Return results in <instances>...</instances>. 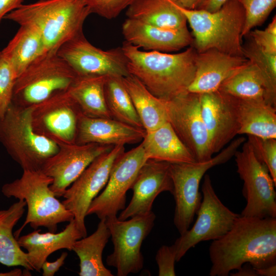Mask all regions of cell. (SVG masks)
<instances>
[{
	"instance_id": "obj_45",
	"label": "cell",
	"mask_w": 276,
	"mask_h": 276,
	"mask_svg": "<svg viewBox=\"0 0 276 276\" xmlns=\"http://www.w3.org/2000/svg\"><path fill=\"white\" fill-rule=\"evenodd\" d=\"M178 5L188 9H196L202 0H172Z\"/></svg>"
},
{
	"instance_id": "obj_41",
	"label": "cell",
	"mask_w": 276,
	"mask_h": 276,
	"mask_svg": "<svg viewBox=\"0 0 276 276\" xmlns=\"http://www.w3.org/2000/svg\"><path fill=\"white\" fill-rule=\"evenodd\" d=\"M68 254L63 252L60 256L55 261L50 262L46 260L42 264L41 269L43 276H53L64 264Z\"/></svg>"
},
{
	"instance_id": "obj_5",
	"label": "cell",
	"mask_w": 276,
	"mask_h": 276,
	"mask_svg": "<svg viewBox=\"0 0 276 276\" xmlns=\"http://www.w3.org/2000/svg\"><path fill=\"white\" fill-rule=\"evenodd\" d=\"M52 182V178L41 170H24L20 178L2 186V193L5 197L24 200L27 206L24 223L14 234L17 240L28 224L34 229L44 227L56 233L59 223L74 219L73 214L51 190Z\"/></svg>"
},
{
	"instance_id": "obj_22",
	"label": "cell",
	"mask_w": 276,
	"mask_h": 276,
	"mask_svg": "<svg viewBox=\"0 0 276 276\" xmlns=\"http://www.w3.org/2000/svg\"><path fill=\"white\" fill-rule=\"evenodd\" d=\"M247 60L214 49L197 52L195 76L188 91L200 95L217 91L224 80Z\"/></svg>"
},
{
	"instance_id": "obj_28",
	"label": "cell",
	"mask_w": 276,
	"mask_h": 276,
	"mask_svg": "<svg viewBox=\"0 0 276 276\" xmlns=\"http://www.w3.org/2000/svg\"><path fill=\"white\" fill-rule=\"evenodd\" d=\"M127 18L168 29L187 28L184 15L171 0H135L128 8Z\"/></svg>"
},
{
	"instance_id": "obj_46",
	"label": "cell",
	"mask_w": 276,
	"mask_h": 276,
	"mask_svg": "<svg viewBox=\"0 0 276 276\" xmlns=\"http://www.w3.org/2000/svg\"><path fill=\"white\" fill-rule=\"evenodd\" d=\"M258 276H275L276 264L263 267L262 268H255Z\"/></svg>"
},
{
	"instance_id": "obj_3",
	"label": "cell",
	"mask_w": 276,
	"mask_h": 276,
	"mask_svg": "<svg viewBox=\"0 0 276 276\" xmlns=\"http://www.w3.org/2000/svg\"><path fill=\"white\" fill-rule=\"evenodd\" d=\"M91 13L85 0H38L22 4L4 19L35 30L48 52L57 51L63 43L83 33L84 23Z\"/></svg>"
},
{
	"instance_id": "obj_47",
	"label": "cell",
	"mask_w": 276,
	"mask_h": 276,
	"mask_svg": "<svg viewBox=\"0 0 276 276\" xmlns=\"http://www.w3.org/2000/svg\"><path fill=\"white\" fill-rule=\"evenodd\" d=\"M29 270H28L25 269L23 271L20 268H15L13 270H12L10 271L5 272H0V276H22V275H29L28 274L31 275L30 273L29 272Z\"/></svg>"
},
{
	"instance_id": "obj_10",
	"label": "cell",
	"mask_w": 276,
	"mask_h": 276,
	"mask_svg": "<svg viewBox=\"0 0 276 276\" xmlns=\"http://www.w3.org/2000/svg\"><path fill=\"white\" fill-rule=\"evenodd\" d=\"M237 172L243 181L246 205L240 215L259 218H276L275 184L269 171L256 156L248 142L235 154Z\"/></svg>"
},
{
	"instance_id": "obj_9",
	"label": "cell",
	"mask_w": 276,
	"mask_h": 276,
	"mask_svg": "<svg viewBox=\"0 0 276 276\" xmlns=\"http://www.w3.org/2000/svg\"><path fill=\"white\" fill-rule=\"evenodd\" d=\"M203 177V196L196 214L197 219L192 227L180 235L173 244L176 262L198 243L221 238L232 228L240 216L222 202L215 192L209 175L206 174Z\"/></svg>"
},
{
	"instance_id": "obj_17",
	"label": "cell",
	"mask_w": 276,
	"mask_h": 276,
	"mask_svg": "<svg viewBox=\"0 0 276 276\" xmlns=\"http://www.w3.org/2000/svg\"><path fill=\"white\" fill-rule=\"evenodd\" d=\"M59 146L57 152L46 160L40 169L52 178L50 189L57 197H62L66 190L97 157L113 147L96 143Z\"/></svg>"
},
{
	"instance_id": "obj_24",
	"label": "cell",
	"mask_w": 276,
	"mask_h": 276,
	"mask_svg": "<svg viewBox=\"0 0 276 276\" xmlns=\"http://www.w3.org/2000/svg\"><path fill=\"white\" fill-rule=\"evenodd\" d=\"M141 144L147 160L170 164L196 162L168 122L153 131L146 132Z\"/></svg>"
},
{
	"instance_id": "obj_25",
	"label": "cell",
	"mask_w": 276,
	"mask_h": 276,
	"mask_svg": "<svg viewBox=\"0 0 276 276\" xmlns=\"http://www.w3.org/2000/svg\"><path fill=\"white\" fill-rule=\"evenodd\" d=\"M238 134L276 139V107L265 101L237 99Z\"/></svg>"
},
{
	"instance_id": "obj_13",
	"label": "cell",
	"mask_w": 276,
	"mask_h": 276,
	"mask_svg": "<svg viewBox=\"0 0 276 276\" xmlns=\"http://www.w3.org/2000/svg\"><path fill=\"white\" fill-rule=\"evenodd\" d=\"M200 96L187 91L164 100L168 122L198 162L209 160L213 154L201 115Z\"/></svg>"
},
{
	"instance_id": "obj_12",
	"label": "cell",
	"mask_w": 276,
	"mask_h": 276,
	"mask_svg": "<svg viewBox=\"0 0 276 276\" xmlns=\"http://www.w3.org/2000/svg\"><path fill=\"white\" fill-rule=\"evenodd\" d=\"M125 151L123 145L97 157L66 190L62 203L74 215V219L82 237L87 236L85 218L92 201L105 186L116 160Z\"/></svg>"
},
{
	"instance_id": "obj_27",
	"label": "cell",
	"mask_w": 276,
	"mask_h": 276,
	"mask_svg": "<svg viewBox=\"0 0 276 276\" xmlns=\"http://www.w3.org/2000/svg\"><path fill=\"white\" fill-rule=\"evenodd\" d=\"M122 80L146 132L153 131L168 122L164 100L153 95L133 75L122 77Z\"/></svg>"
},
{
	"instance_id": "obj_15",
	"label": "cell",
	"mask_w": 276,
	"mask_h": 276,
	"mask_svg": "<svg viewBox=\"0 0 276 276\" xmlns=\"http://www.w3.org/2000/svg\"><path fill=\"white\" fill-rule=\"evenodd\" d=\"M146 160L141 144L121 154L113 165L104 189L92 201L86 216L94 214L100 219L117 216L125 208L126 193Z\"/></svg>"
},
{
	"instance_id": "obj_4",
	"label": "cell",
	"mask_w": 276,
	"mask_h": 276,
	"mask_svg": "<svg viewBox=\"0 0 276 276\" xmlns=\"http://www.w3.org/2000/svg\"><path fill=\"white\" fill-rule=\"evenodd\" d=\"M184 15L192 30L194 47L197 52L214 49L244 57L242 33L245 12L239 0H228L217 11L188 9L171 0Z\"/></svg>"
},
{
	"instance_id": "obj_48",
	"label": "cell",
	"mask_w": 276,
	"mask_h": 276,
	"mask_svg": "<svg viewBox=\"0 0 276 276\" xmlns=\"http://www.w3.org/2000/svg\"><path fill=\"white\" fill-rule=\"evenodd\" d=\"M1 55H2V51H0V58L1 57Z\"/></svg>"
},
{
	"instance_id": "obj_14",
	"label": "cell",
	"mask_w": 276,
	"mask_h": 276,
	"mask_svg": "<svg viewBox=\"0 0 276 276\" xmlns=\"http://www.w3.org/2000/svg\"><path fill=\"white\" fill-rule=\"evenodd\" d=\"M56 53L79 77L130 75L121 47L103 50L91 44L83 33L63 43Z\"/></svg>"
},
{
	"instance_id": "obj_33",
	"label": "cell",
	"mask_w": 276,
	"mask_h": 276,
	"mask_svg": "<svg viewBox=\"0 0 276 276\" xmlns=\"http://www.w3.org/2000/svg\"><path fill=\"white\" fill-rule=\"evenodd\" d=\"M122 78L117 76H108L107 78L104 93L108 110L112 119L133 127L143 128Z\"/></svg>"
},
{
	"instance_id": "obj_11",
	"label": "cell",
	"mask_w": 276,
	"mask_h": 276,
	"mask_svg": "<svg viewBox=\"0 0 276 276\" xmlns=\"http://www.w3.org/2000/svg\"><path fill=\"white\" fill-rule=\"evenodd\" d=\"M155 218L152 211L129 220H121L117 216L105 219L113 245L106 263L116 269L118 276L136 273L143 268L141 246L154 226Z\"/></svg>"
},
{
	"instance_id": "obj_16",
	"label": "cell",
	"mask_w": 276,
	"mask_h": 276,
	"mask_svg": "<svg viewBox=\"0 0 276 276\" xmlns=\"http://www.w3.org/2000/svg\"><path fill=\"white\" fill-rule=\"evenodd\" d=\"M81 114L68 90L60 91L33 106L32 125L37 133L58 145L75 144Z\"/></svg>"
},
{
	"instance_id": "obj_20",
	"label": "cell",
	"mask_w": 276,
	"mask_h": 276,
	"mask_svg": "<svg viewBox=\"0 0 276 276\" xmlns=\"http://www.w3.org/2000/svg\"><path fill=\"white\" fill-rule=\"evenodd\" d=\"M125 41L147 51L175 52L192 45L193 37L187 27L168 29L127 18L122 26Z\"/></svg>"
},
{
	"instance_id": "obj_19",
	"label": "cell",
	"mask_w": 276,
	"mask_h": 276,
	"mask_svg": "<svg viewBox=\"0 0 276 276\" xmlns=\"http://www.w3.org/2000/svg\"><path fill=\"white\" fill-rule=\"evenodd\" d=\"M170 164L147 159L140 168L131 187L133 195L130 202L118 218L121 220L152 212L153 203L161 193H173L170 170Z\"/></svg>"
},
{
	"instance_id": "obj_29",
	"label": "cell",
	"mask_w": 276,
	"mask_h": 276,
	"mask_svg": "<svg viewBox=\"0 0 276 276\" xmlns=\"http://www.w3.org/2000/svg\"><path fill=\"white\" fill-rule=\"evenodd\" d=\"M26 202L19 200L9 208L0 209V263L8 267L20 266L33 270L27 252L24 251L15 238L13 229L25 211Z\"/></svg>"
},
{
	"instance_id": "obj_23",
	"label": "cell",
	"mask_w": 276,
	"mask_h": 276,
	"mask_svg": "<svg viewBox=\"0 0 276 276\" xmlns=\"http://www.w3.org/2000/svg\"><path fill=\"white\" fill-rule=\"evenodd\" d=\"M40 232L37 228L17 239L19 245L27 251L30 265L38 272L51 254L62 249L72 250L75 242L83 237L74 219L59 233Z\"/></svg>"
},
{
	"instance_id": "obj_6",
	"label": "cell",
	"mask_w": 276,
	"mask_h": 276,
	"mask_svg": "<svg viewBox=\"0 0 276 276\" xmlns=\"http://www.w3.org/2000/svg\"><path fill=\"white\" fill-rule=\"evenodd\" d=\"M32 109L33 106L24 107L12 102L0 119V142L23 171L40 170L46 160L59 147L34 130Z\"/></svg>"
},
{
	"instance_id": "obj_39",
	"label": "cell",
	"mask_w": 276,
	"mask_h": 276,
	"mask_svg": "<svg viewBox=\"0 0 276 276\" xmlns=\"http://www.w3.org/2000/svg\"><path fill=\"white\" fill-rule=\"evenodd\" d=\"M263 51L276 55V17L264 30H251L247 35Z\"/></svg>"
},
{
	"instance_id": "obj_34",
	"label": "cell",
	"mask_w": 276,
	"mask_h": 276,
	"mask_svg": "<svg viewBox=\"0 0 276 276\" xmlns=\"http://www.w3.org/2000/svg\"><path fill=\"white\" fill-rule=\"evenodd\" d=\"M248 37L242 45L243 56L260 71L265 86L266 102L276 107V55L263 51Z\"/></svg>"
},
{
	"instance_id": "obj_37",
	"label": "cell",
	"mask_w": 276,
	"mask_h": 276,
	"mask_svg": "<svg viewBox=\"0 0 276 276\" xmlns=\"http://www.w3.org/2000/svg\"><path fill=\"white\" fill-rule=\"evenodd\" d=\"M17 78L11 64L2 54L0 58V119L4 117L12 103Z\"/></svg>"
},
{
	"instance_id": "obj_35",
	"label": "cell",
	"mask_w": 276,
	"mask_h": 276,
	"mask_svg": "<svg viewBox=\"0 0 276 276\" xmlns=\"http://www.w3.org/2000/svg\"><path fill=\"white\" fill-rule=\"evenodd\" d=\"M245 12L242 36L246 37L254 28L263 24L276 6V0H239Z\"/></svg>"
},
{
	"instance_id": "obj_31",
	"label": "cell",
	"mask_w": 276,
	"mask_h": 276,
	"mask_svg": "<svg viewBox=\"0 0 276 276\" xmlns=\"http://www.w3.org/2000/svg\"><path fill=\"white\" fill-rule=\"evenodd\" d=\"M13 37L2 51L17 77L38 57L47 53L43 40L33 28L19 26Z\"/></svg>"
},
{
	"instance_id": "obj_8",
	"label": "cell",
	"mask_w": 276,
	"mask_h": 276,
	"mask_svg": "<svg viewBox=\"0 0 276 276\" xmlns=\"http://www.w3.org/2000/svg\"><path fill=\"white\" fill-rule=\"evenodd\" d=\"M56 51L44 53L18 76L13 89V103L32 106L69 89L79 76Z\"/></svg>"
},
{
	"instance_id": "obj_44",
	"label": "cell",
	"mask_w": 276,
	"mask_h": 276,
	"mask_svg": "<svg viewBox=\"0 0 276 276\" xmlns=\"http://www.w3.org/2000/svg\"><path fill=\"white\" fill-rule=\"evenodd\" d=\"M229 274L233 276H258L255 269L248 263L244 264L237 272Z\"/></svg>"
},
{
	"instance_id": "obj_40",
	"label": "cell",
	"mask_w": 276,
	"mask_h": 276,
	"mask_svg": "<svg viewBox=\"0 0 276 276\" xmlns=\"http://www.w3.org/2000/svg\"><path fill=\"white\" fill-rule=\"evenodd\" d=\"M155 260L158 266L159 276L176 275V254L173 245L162 246L156 252Z\"/></svg>"
},
{
	"instance_id": "obj_7",
	"label": "cell",
	"mask_w": 276,
	"mask_h": 276,
	"mask_svg": "<svg viewBox=\"0 0 276 276\" xmlns=\"http://www.w3.org/2000/svg\"><path fill=\"white\" fill-rule=\"evenodd\" d=\"M245 141L243 136L235 139L218 154L205 161L170 164L175 202L173 222L180 235L189 229L200 206L202 196L199 189L205 172L228 161Z\"/></svg>"
},
{
	"instance_id": "obj_18",
	"label": "cell",
	"mask_w": 276,
	"mask_h": 276,
	"mask_svg": "<svg viewBox=\"0 0 276 276\" xmlns=\"http://www.w3.org/2000/svg\"><path fill=\"white\" fill-rule=\"evenodd\" d=\"M200 95L201 115L214 154L238 134L237 99L219 90Z\"/></svg>"
},
{
	"instance_id": "obj_1",
	"label": "cell",
	"mask_w": 276,
	"mask_h": 276,
	"mask_svg": "<svg viewBox=\"0 0 276 276\" xmlns=\"http://www.w3.org/2000/svg\"><path fill=\"white\" fill-rule=\"evenodd\" d=\"M211 276H227L248 263L259 269L276 264V218L239 216L209 247Z\"/></svg>"
},
{
	"instance_id": "obj_36",
	"label": "cell",
	"mask_w": 276,
	"mask_h": 276,
	"mask_svg": "<svg viewBox=\"0 0 276 276\" xmlns=\"http://www.w3.org/2000/svg\"><path fill=\"white\" fill-rule=\"evenodd\" d=\"M247 136V141L251 145L256 156L267 167L276 185V139Z\"/></svg>"
},
{
	"instance_id": "obj_32",
	"label": "cell",
	"mask_w": 276,
	"mask_h": 276,
	"mask_svg": "<svg viewBox=\"0 0 276 276\" xmlns=\"http://www.w3.org/2000/svg\"><path fill=\"white\" fill-rule=\"evenodd\" d=\"M218 90L238 99L265 101L263 78L249 60L225 79Z\"/></svg>"
},
{
	"instance_id": "obj_30",
	"label": "cell",
	"mask_w": 276,
	"mask_h": 276,
	"mask_svg": "<svg viewBox=\"0 0 276 276\" xmlns=\"http://www.w3.org/2000/svg\"><path fill=\"white\" fill-rule=\"evenodd\" d=\"M107 77H78L67 90L82 114L93 118H112L104 93Z\"/></svg>"
},
{
	"instance_id": "obj_26",
	"label": "cell",
	"mask_w": 276,
	"mask_h": 276,
	"mask_svg": "<svg viewBox=\"0 0 276 276\" xmlns=\"http://www.w3.org/2000/svg\"><path fill=\"white\" fill-rule=\"evenodd\" d=\"M110 237L105 219H100L96 230L77 240L73 247L79 259L80 276H112L103 264V250Z\"/></svg>"
},
{
	"instance_id": "obj_43",
	"label": "cell",
	"mask_w": 276,
	"mask_h": 276,
	"mask_svg": "<svg viewBox=\"0 0 276 276\" xmlns=\"http://www.w3.org/2000/svg\"><path fill=\"white\" fill-rule=\"evenodd\" d=\"M228 0H202L196 9L209 12L218 10Z\"/></svg>"
},
{
	"instance_id": "obj_38",
	"label": "cell",
	"mask_w": 276,
	"mask_h": 276,
	"mask_svg": "<svg viewBox=\"0 0 276 276\" xmlns=\"http://www.w3.org/2000/svg\"><path fill=\"white\" fill-rule=\"evenodd\" d=\"M135 0H85L91 13L107 19L115 18Z\"/></svg>"
},
{
	"instance_id": "obj_2",
	"label": "cell",
	"mask_w": 276,
	"mask_h": 276,
	"mask_svg": "<svg viewBox=\"0 0 276 276\" xmlns=\"http://www.w3.org/2000/svg\"><path fill=\"white\" fill-rule=\"evenodd\" d=\"M121 47L130 75L155 97L167 101L188 91L196 71L197 52L193 45L175 54L143 51L125 41Z\"/></svg>"
},
{
	"instance_id": "obj_21",
	"label": "cell",
	"mask_w": 276,
	"mask_h": 276,
	"mask_svg": "<svg viewBox=\"0 0 276 276\" xmlns=\"http://www.w3.org/2000/svg\"><path fill=\"white\" fill-rule=\"evenodd\" d=\"M146 131L112 118H93L81 114L79 118L75 143H96L117 146L142 142Z\"/></svg>"
},
{
	"instance_id": "obj_42",
	"label": "cell",
	"mask_w": 276,
	"mask_h": 276,
	"mask_svg": "<svg viewBox=\"0 0 276 276\" xmlns=\"http://www.w3.org/2000/svg\"><path fill=\"white\" fill-rule=\"evenodd\" d=\"M24 0H0V24L8 14L17 9Z\"/></svg>"
}]
</instances>
